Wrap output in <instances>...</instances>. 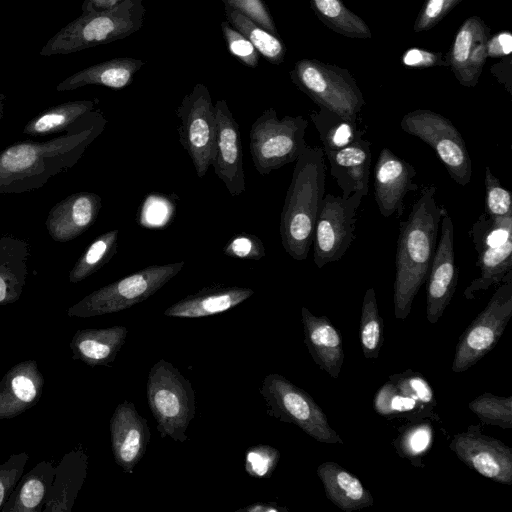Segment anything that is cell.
<instances>
[{
	"mask_svg": "<svg viewBox=\"0 0 512 512\" xmlns=\"http://www.w3.org/2000/svg\"><path fill=\"white\" fill-rule=\"evenodd\" d=\"M416 174L413 165L382 148L374 167L375 201L382 216L402 214L405 196L418 188L413 183Z\"/></svg>",
	"mask_w": 512,
	"mask_h": 512,
	"instance_id": "20",
	"label": "cell"
},
{
	"mask_svg": "<svg viewBox=\"0 0 512 512\" xmlns=\"http://www.w3.org/2000/svg\"><path fill=\"white\" fill-rule=\"evenodd\" d=\"M245 511V512H287L288 509L285 507H281L276 503H264L257 502L254 504H250L242 509H238L237 512Z\"/></svg>",
	"mask_w": 512,
	"mask_h": 512,
	"instance_id": "51",
	"label": "cell"
},
{
	"mask_svg": "<svg viewBox=\"0 0 512 512\" xmlns=\"http://www.w3.org/2000/svg\"><path fill=\"white\" fill-rule=\"evenodd\" d=\"M279 458V451L270 445L251 446L245 453V471L253 478L267 479L274 472Z\"/></svg>",
	"mask_w": 512,
	"mask_h": 512,
	"instance_id": "43",
	"label": "cell"
},
{
	"mask_svg": "<svg viewBox=\"0 0 512 512\" xmlns=\"http://www.w3.org/2000/svg\"><path fill=\"white\" fill-rule=\"evenodd\" d=\"M362 198L358 192L347 199L330 193L324 195L312 238L313 260L318 268L339 261L351 246Z\"/></svg>",
	"mask_w": 512,
	"mask_h": 512,
	"instance_id": "14",
	"label": "cell"
},
{
	"mask_svg": "<svg viewBox=\"0 0 512 512\" xmlns=\"http://www.w3.org/2000/svg\"><path fill=\"white\" fill-rule=\"evenodd\" d=\"M324 151L319 146L303 149L286 192L280 216V236L286 253L294 260L308 257L316 217L325 191Z\"/></svg>",
	"mask_w": 512,
	"mask_h": 512,
	"instance_id": "3",
	"label": "cell"
},
{
	"mask_svg": "<svg viewBox=\"0 0 512 512\" xmlns=\"http://www.w3.org/2000/svg\"><path fill=\"white\" fill-rule=\"evenodd\" d=\"M29 459L26 452L11 455L0 464V509L5 504L20 478Z\"/></svg>",
	"mask_w": 512,
	"mask_h": 512,
	"instance_id": "46",
	"label": "cell"
},
{
	"mask_svg": "<svg viewBox=\"0 0 512 512\" xmlns=\"http://www.w3.org/2000/svg\"><path fill=\"white\" fill-rule=\"evenodd\" d=\"M6 95L3 93H0V121L3 117L4 113V105H5Z\"/></svg>",
	"mask_w": 512,
	"mask_h": 512,
	"instance_id": "53",
	"label": "cell"
},
{
	"mask_svg": "<svg viewBox=\"0 0 512 512\" xmlns=\"http://www.w3.org/2000/svg\"><path fill=\"white\" fill-rule=\"evenodd\" d=\"M316 16L334 32L357 39H368L372 33L363 19L345 5L343 0H310Z\"/></svg>",
	"mask_w": 512,
	"mask_h": 512,
	"instance_id": "34",
	"label": "cell"
},
{
	"mask_svg": "<svg viewBox=\"0 0 512 512\" xmlns=\"http://www.w3.org/2000/svg\"><path fill=\"white\" fill-rule=\"evenodd\" d=\"M180 121L179 142L192 160L196 175L203 178L210 167L215 149V105L202 83L186 94L176 110Z\"/></svg>",
	"mask_w": 512,
	"mask_h": 512,
	"instance_id": "13",
	"label": "cell"
},
{
	"mask_svg": "<svg viewBox=\"0 0 512 512\" xmlns=\"http://www.w3.org/2000/svg\"><path fill=\"white\" fill-rule=\"evenodd\" d=\"M512 316V277L496 289L485 308L462 333L452 371L464 372L490 352Z\"/></svg>",
	"mask_w": 512,
	"mask_h": 512,
	"instance_id": "12",
	"label": "cell"
},
{
	"mask_svg": "<svg viewBox=\"0 0 512 512\" xmlns=\"http://www.w3.org/2000/svg\"><path fill=\"white\" fill-rule=\"evenodd\" d=\"M326 497L338 508L352 512L371 506L374 499L360 479L335 462H324L317 467Z\"/></svg>",
	"mask_w": 512,
	"mask_h": 512,
	"instance_id": "29",
	"label": "cell"
},
{
	"mask_svg": "<svg viewBox=\"0 0 512 512\" xmlns=\"http://www.w3.org/2000/svg\"><path fill=\"white\" fill-rule=\"evenodd\" d=\"M144 15L143 0H121L107 8L83 2L82 14L56 32L40 55L70 54L126 38L142 27Z\"/></svg>",
	"mask_w": 512,
	"mask_h": 512,
	"instance_id": "4",
	"label": "cell"
},
{
	"mask_svg": "<svg viewBox=\"0 0 512 512\" xmlns=\"http://www.w3.org/2000/svg\"><path fill=\"white\" fill-rule=\"evenodd\" d=\"M449 448L467 466L497 483L512 484V451L500 440L484 435L479 426L456 434Z\"/></svg>",
	"mask_w": 512,
	"mask_h": 512,
	"instance_id": "15",
	"label": "cell"
},
{
	"mask_svg": "<svg viewBox=\"0 0 512 512\" xmlns=\"http://www.w3.org/2000/svg\"><path fill=\"white\" fill-rule=\"evenodd\" d=\"M400 127L428 144L457 184L465 186L471 181L472 161L465 141L448 118L431 110L417 109L403 116Z\"/></svg>",
	"mask_w": 512,
	"mask_h": 512,
	"instance_id": "11",
	"label": "cell"
},
{
	"mask_svg": "<svg viewBox=\"0 0 512 512\" xmlns=\"http://www.w3.org/2000/svg\"><path fill=\"white\" fill-rule=\"evenodd\" d=\"M106 120L92 110L73 128L47 141L24 140L0 152V194L23 193L43 187L51 178L72 168Z\"/></svg>",
	"mask_w": 512,
	"mask_h": 512,
	"instance_id": "1",
	"label": "cell"
},
{
	"mask_svg": "<svg viewBox=\"0 0 512 512\" xmlns=\"http://www.w3.org/2000/svg\"><path fill=\"white\" fill-rule=\"evenodd\" d=\"M402 62L407 67L428 68L445 65L443 54L420 48H410L402 56Z\"/></svg>",
	"mask_w": 512,
	"mask_h": 512,
	"instance_id": "49",
	"label": "cell"
},
{
	"mask_svg": "<svg viewBox=\"0 0 512 512\" xmlns=\"http://www.w3.org/2000/svg\"><path fill=\"white\" fill-rule=\"evenodd\" d=\"M127 334L128 329L120 325L79 329L70 342L72 358L91 367L108 366L114 362Z\"/></svg>",
	"mask_w": 512,
	"mask_h": 512,
	"instance_id": "27",
	"label": "cell"
},
{
	"mask_svg": "<svg viewBox=\"0 0 512 512\" xmlns=\"http://www.w3.org/2000/svg\"><path fill=\"white\" fill-rule=\"evenodd\" d=\"M28 243L13 235L0 236V306L19 300L28 274Z\"/></svg>",
	"mask_w": 512,
	"mask_h": 512,
	"instance_id": "30",
	"label": "cell"
},
{
	"mask_svg": "<svg viewBox=\"0 0 512 512\" xmlns=\"http://www.w3.org/2000/svg\"><path fill=\"white\" fill-rule=\"evenodd\" d=\"M436 187L425 186L406 221L400 223L393 284L394 314L404 320L426 282L436 249V239L445 207L435 200Z\"/></svg>",
	"mask_w": 512,
	"mask_h": 512,
	"instance_id": "2",
	"label": "cell"
},
{
	"mask_svg": "<svg viewBox=\"0 0 512 512\" xmlns=\"http://www.w3.org/2000/svg\"><path fill=\"white\" fill-rule=\"evenodd\" d=\"M143 65V61L131 57L113 58L72 74L56 86V91H70L87 85L122 89L133 81L134 75Z\"/></svg>",
	"mask_w": 512,
	"mask_h": 512,
	"instance_id": "28",
	"label": "cell"
},
{
	"mask_svg": "<svg viewBox=\"0 0 512 512\" xmlns=\"http://www.w3.org/2000/svg\"><path fill=\"white\" fill-rule=\"evenodd\" d=\"M223 2L225 6L240 12L265 30L278 35L272 16L262 0H223Z\"/></svg>",
	"mask_w": 512,
	"mask_h": 512,
	"instance_id": "48",
	"label": "cell"
},
{
	"mask_svg": "<svg viewBox=\"0 0 512 512\" xmlns=\"http://www.w3.org/2000/svg\"><path fill=\"white\" fill-rule=\"evenodd\" d=\"M293 83L319 107L357 118L365 101L348 70L315 59H302L290 72Z\"/></svg>",
	"mask_w": 512,
	"mask_h": 512,
	"instance_id": "8",
	"label": "cell"
},
{
	"mask_svg": "<svg viewBox=\"0 0 512 512\" xmlns=\"http://www.w3.org/2000/svg\"><path fill=\"white\" fill-rule=\"evenodd\" d=\"M146 387L148 405L161 438L186 441L187 428L196 413L190 381L170 362L161 359L150 369Z\"/></svg>",
	"mask_w": 512,
	"mask_h": 512,
	"instance_id": "5",
	"label": "cell"
},
{
	"mask_svg": "<svg viewBox=\"0 0 512 512\" xmlns=\"http://www.w3.org/2000/svg\"><path fill=\"white\" fill-rule=\"evenodd\" d=\"M185 262L150 265L101 287L67 310L70 317L87 318L119 312L151 297L175 277Z\"/></svg>",
	"mask_w": 512,
	"mask_h": 512,
	"instance_id": "6",
	"label": "cell"
},
{
	"mask_svg": "<svg viewBox=\"0 0 512 512\" xmlns=\"http://www.w3.org/2000/svg\"><path fill=\"white\" fill-rule=\"evenodd\" d=\"M307 127L308 121L303 116L279 118L275 109L264 110L249 132V149L257 172L268 175L295 162L307 145Z\"/></svg>",
	"mask_w": 512,
	"mask_h": 512,
	"instance_id": "7",
	"label": "cell"
},
{
	"mask_svg": "<svg viewBox=\"0 0 512 512\" xmlns=\"http://www.w3.org/2000/svg\"><path fill=\"white\" fill-rule=\"evenodd\" d=\"M223 253L242 260H260L266 254L261 239L245 232L235 234L224 246Z\"/></svg>",
	"mask_w": 512,
	"mask_h": 512,
	"instance_id": "45",
	"label": "cell"
},
{
	"mask_svg": "<svg viewBox=\"0 0 512 512\" xmlns=\"http://www.w3.org/2000/svg\"><path fill=\"white\" fill-rule=\"evenodd\" d=\"M383 319L379 314L374 288H368L364 294L359 338L366 359H377L383 344Z\"/></svg>",
	"mask_w": 512,
	"mask_h": 512,
	"instance_id": "37",
	"label": "cell"
},
{
	"mask_svg": "<svg viewBox=\"0 0 512 512\" xmlns=\"http://www.w3.org/2000/svg\"><path fill=\"white\" fill-rule=\"evenodd\" d=\"M55 474L51 462L41 461L20 478L1 512H42Z\"/></svg>",
	"mask_w": 512,
	"mask_h": 512,
	"instance_id": "31",
	"label": "cell"
},
{
	"mask_svg": "<svg viewBox=\"0 0 512 512\" xmlns=\"http://www.w3.org/2000/svg\"><path fill=\"white\" fill-rule=\"evenodd\" d=\"M259 391L269 416L296 425L316 441L343 444L339 434L330 426L322 408L306 391L284 376L268 374Z\"/></svg>",
	"mask_w": 512,
	"mask_h": 512,
	"instance_id": "9",
	"label": "cell"
},
{
	"mask_svg": "<svg viewBox=\"0 0 512 512\" xmlns=\"http://www.w3.org/2000/svg\"><path fill=\"white\" fill-rule=\"evenodd\" d=\"M304 342L313 361L332 378L339 377L343 362V341L338 329L326 316H315L301 308Z\"/></svg>",
	"mask_w": 512,
	"mask_h": 512,
	"instance_id": "24",
	"label": "cell"
},
{
	"mask_svg": "<svg viewBox=\"0 0 512 512\" xmlns=\"http://www.w3.org/2000/svg\"><path fill=\"white\" fill-rule=\"evenodd\" d=\"M225 15L228 23L245 36L267 61L276 65L283 62L286 48L278 35L228 6H225Z\"/></svg>",
	"mask_w": 512,
	"mask_h": 512,
	"instance_id": "35",
	"label": "cell"
},
{
	"mask_svg": "<svg viewBox=\"0 0 512 512\" xmlns=\"http://www.w3.org/2000/svg\"><path fill=\"white\" fill-rule=\"evenodd\" d=\"M310 118L317 129L324 152L346 147L364 135L358 128L357 118H346L326 108L319 107Z\"/></svg>",
	"mask_w": 512,
	"mask_h": 512,
	"instance_id": "33",
	"label": "cell"
},
{
	"mask_svg": "<svg viewBox=\"0 0 512 512\" xmlns=\"http://www.w3.org/2000/svg\"><path fill=\"white\" fill-rule=\"evenodd\" d=\"M440 240L429 268L426 297L427 320L435 324L449 305L458 282L454 252V226L448 211L440 223Z\"/></svg>",
	"mask_w": 512,
	"mask_h": 512,
	"instance_id": "16",
	"label": "cell"
},
{
	"mask_svg": "<svg viewBox=\"0 0 512 512\" xmlns=\"http://www.w3.org/2000/svg\"><path fill=\"white\" fill-rule=\"evenodd\" d=\"M254 294L250 288L212 285L187 295L164 311V315L177 318H200L228 311Z\"/></svg>",
	"mask_w": 512,
	"mask_h": 512,
	"instance_id": "25",
	"label": "cell"
},
{
	"mask_svg": "<svg viewBox=\"0 0 512 512\" xmlns=\"http://www.w3.org/2000/svg\"><path fill=\"white\" fill-rule=\"evenodd\" d=\"M469 236L477 252L480 275L464 291L467 300L512 277V216L489 217L485 213L472 225Z\"/></svg>",
	"mask_w": 512,
	"mask_h": 512,
	"instance_id": "10",
	"label": "cell"
},
{
	"mask_svg": "<svg viewBox=\"0 0 512 512\" xmlns=\"http://www.w3.org/2000/svg\"><path fill=\"white\" fill-rule=\"evenodd\" d=\"M94 108L95 101L92 100L69 101L49 107L32 118L23 133L30 136L65 133Z\"/></svg>",
	"mask_w": 512,
	"mask_h": 512,
	"instance_id": "32",
	"label": "cell"
},
{
	"mask_svg": "<svg viewBox=\"0 0 512 512\" xmlns=\"http://www.w3.org/2000/svg\"><path fill=\"white\" fill-rule=\"evenodd\" d=\"M324 154L330 163V174L335 178L344 199L355 192L363 197L368 194L372 161L368 140L361 138L346 147L326 151Z\"/></svg>",
	"mask_w": 512,
	"mask_h": 512,
	"instance_id": "23",
	"label": "cell"
},
{
	"mask_svg": "<svg viewBox=\"0 0 512 512\" xmlns=\"http://www.w3.org/2000/svg\"><path fill=\"white\" fill-rule=\"evenodd\" d=\"M468 408L483 424L512 428V397L485 392L469 402Z\"/></svg>",
	"mask_w": 512,
	"mask_h": 512,
	"instance_id": "39",
	"label": "cell"
},
{
	"mask_svg": "<svg viewBox=\"0 0 512 512\" xmlns=\"http://www.w3.org/2000/svg\"><path fill=\"white\" fill-rule=\"evenodd\" d=\"M485 214L489 217L512 216V196L489 166L485 167Z\"/></svg>",
	"mask_w": 512,
	"mask_h": 512,
	"instance_id": "42",
	"label": "cell"
},
{
	"mask_svg": "<svg viewBox=\"0 0 512 512\" xmlns=\"http://www.w3.org/2000/svg\"><path fill=\"white\" fill-rule=\"evenodd\" d=\"M489 32V27L478 16L468 17L458 29L447 59L462 86L477 85L488 57Z\"/></svg>",
	"mask_w": 512,
	"mask_h": 512,
	"instance_id": "18",
	"label": "cell"
},
{
	"mask_svg": "<svg viewBox=\"0 0 512 512\" xmlns=\"http://www.w3.org/2000/svg\"><path fill=\"white\" fill-rule=\"evenodd\" d=\"M102 206L98 194L79 192L55 204L46 219V228L54 241L67 242L88 230Z\"/></svg>",
	"mask_w": 512,
	"mask_h": 512,
	"instance_id": "21",
	"label": "cell"
},
{
	"mask_svg": "<svg viewBox=\"0 0 512 512\" xmlns=\"http://www.w3.org/2000/svg\"><path fill=\"white\" fill-rule=\"evenodd\" d=\"M111 446L116 464L131 474L143 458L150 442L147 420L130 401L117 405L109 423Z\"/></svg>",
	"mask_w": 512,
	"mask_h": 512,
	"instance_id": "19",
	"label": "cell"
},
{
	"mask_svg": "<svg viewBox=\"0 0 512 512\" xmlns=\"http://www.w3.org/2000/svg\"><path fill=\"white\" fill-rule=\"evenodd\" d=\"M43 386L44 377L35 360L14 365L0 382V420L14 418L35 406Z\"/></svg>",
	"mask_w": 512,
	"mask_h": 512,
	"instance_id": "22",
	"label": "cell"
},
{
	"mask_svg": "<svg viewBox=\"0 0 512 512\" xmlns=\"http://www.w3.org/2000/svg\"><path fill=\"white\" fill-rule=\"evenodd\" d=\"M215 105V149L211 165L231 196L246 189L239 125L225 100Z\"/></svg>",
	"mask_w": 512,
	"mask_h": 512,
	"instance_id": "17",
	"label": "cell"
},
{
	"mask_svg": "<svg viewBox=\"0 0 512 512\" xmlns=\"http://www.w3.org/2000/svg\"><path fill=\"white\" fill-rule=\"evenodd\" d=\"M512 51V36L508 31H501L487 41V56L502 57Z\"/></svg>",
	"mask_w": 512,
	"mask_h": 512,
	"instance_id": "50",
	"label": "cell"
},
{
	"mask_svg": "<svg viewBox=\"0 0 512 512\" xmlns=\"http://www.w3.org/2000/svg\"><path fill=\"white\" fill-rule=\"evenodd\" d=\"M221 30L230 53L244 65L256 67L259 62V53L252 43L227 22L221 23Z\"/></svg>",
	"mask_w": 512,
	"mask_h": 512,
	"instance_id": "44",
	"label": "cell"
},
{
	"mask_svg": "<svg viewBox=\"0 0 512 512\" xmlns=\"http://www.w3.org/2000/svg\"><path fill=\"white\" fill-rule=\"evenodd\" d=\"M374 409L385 417L406 415L415 420L417 417L431 415L412 397L401 393L391 381L385 383L375 394Z\"/></svg>",
	"mask_w": 512,
	"mask_h": 512,
	"instance_id": "38",
	"label": "cell"
},
{
	"mask_svg": "<svg viewBox=\"0 0 512 512\" xmlns=\"http://www.w3.org/2000/svg\"><path fill=\"white\" fill-rule=\"evenodd\" d=\"M433 429L428 422L405 426L394 440L398 454L419 466L421 458L432 444Z\"/></svg>",
	"mask_w": 512,
	"mask_h": 512,
	"instance_id": "40",
	"label": "cell"
},
{
	"mask_svg": "<svg viewBox=\"0 0 512 512\" xmlns=\"http://www.w3.org/2000/svg\"><path fill=\"white\" fill-rule=\"evenodd\" d=\"M118 229L99 235L77 260L69 273V281L76 284L108 263L117 251Z\"/></svg>",
	"mask_w": 512,
	"mask_h": 512,
	"instance_id": "36",
	"label": "cell"
},
{
	"mask_svg": "<svg viewBox=\"0 0 512 512\" xmlns=\"http://www.w3.org/2000/svg\"><path fill=\"white\" fill-rule=\"evenodd\" d=\"M389 381L403 394L420 403L429 413L436 406L434 391L422 374L411 369L389 376Z\"/></svg>",
	"mask_w": 512,
	"mask_h": 512,
	"instance_id": "41",
	"label": "cell"
},
{
	"mask_svg": "<svg viewBox=\"0 0 512 512\" xmlns=\"http://www.w3.org/2000/svg\"><path fill=\"white\" fill-rule=\"evenodd\" d=\"M120 1L121 0H84V2H88L96 8H107L115 5Z\"/></svg>",
	"mask_w": 512,
	"mask_h": 512,
	"instance_id": "52",
	"label": "cell"
},
{
	"mask_svg": "<svg viewBox=\"0 0 512 512\" xmlns=\"http://www.w3.org/2000/svg\"><path fill=\"white\" fill-rule=\"evenodd\" d=\"M462 0H426L414 23V32L436 26Z\"/></svg>",
	"mask_w": 512,
	"mask_h": 512,
	"instance_id": "47",
	"label": "cell"
},
{
	"mask_svg": "<svg viewBox=\"0 0 512 512\" xmlns=\"http://www.w3.org/2000/svg\"><path fill=\"white\" fill-rule=\"evenodd\" d=\"M88 456L82 447L66 453L55 474L42 512H70L87 476Z\"/></svg>",
	"mask_w": 512,
	"mask_h": 512,
	"instance_id": "26",
	"label": "cell"
}]
</instances>
